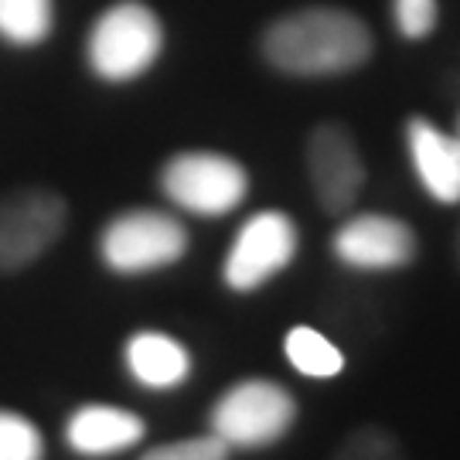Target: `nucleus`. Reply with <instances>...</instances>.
Masks as SVG:
<instances>
[{
    "label": "nucleus",
    "instance_id": "1",
    "mask_svg": "<svg viewBox=\"0 0 460 460\" xmlns=\"http://www.w3.org/2000/svg\"><path fill=\"white\" fill-rule=\"evenodd\" d=\"M266 62L287 75H338L372 55V31L362 17L338 7H307L273 21L263 34Z\"/></svg>",
    "mask_w": 460,
    "mask_h": 460
},
{
    "label": "nucleus",
    "instance_id": "2",
    "mask_svg": "<svg viewBox=\"0 0 460 460\" xmlns=\"http://www.w3.org/2000/svg\"><path fill=\"white\" fill-rule=\"evenodd\" d=\"M164 49L161 17L140 0H119L102 11L85 41L89 68L102 83H133L144 75Z\"/></svg>",
    "mask_w": 460,
    "mask_h": 460
},
{
    "label": "nucleus",
    "instance_id": "3",
    "mask_svg": "<svg viewBox=\"0 0 460 460\" xmlns=\"http://www.w3.org/2000/svg\"><path fill=\"white\" fill-rule=\"evenodd\" d=\"M296 423V399L279 382L246 378L215 399L208 427L222 444L260 450L283 440Z\"/></svg>",
    "mask_w": 460,
    "mask_h": 460
},
{
    "label": "nucleus",
    "instance_id": "4",
    "mask_svg": "<svg viewBox=\"0 0 460 460\" xmlns=\"http://www.w3.org/2000/svg\"><path fill=\"white\" fill-rule=\"evenodd\" d=\"M188 252V229L181 218L157 208H130L99 232V260L119 277H140L178 263Z\"/></svg>",
    "mask_w": 460,
    "mask_h": 460
},
{
    "label": "nucleus",
    "instance_id": "5",
    "mask_svg": "<svg viewBox=\"0 0 460 460\" xmlns=\"http://www.w3.org/2000/svg\"><path fill=\"white\" fill-rule=\"evenodd\" d=\"M161 191L178 208L201 218H218L243 205L249 174L239 161L215 150H184L161 167Z\"/></svg>",
    "mask_w": 460,
    "mask_h": 460
},
{
    "label": "nucleus",
    "instance_id": "6",
    "mask_svg": "<svg viewBox=\"0 0 460 460\" xmlns=\"http://www.w3.org/2000/svg\"><path fill=\"white\" fill-rule=\"evenodd\" d=\"M66 198L49 188H21L0 198V273L38 263L66 232Z\"/></svg>",
    "mask_w": 460,
    "mask_h": 460
},
{
    "label": "nucleus",
    "instance_id": "7",
    "mask_svg": "<svg viewBox=\"0 0 460 460\" xmlns=\"http://www.w3.org/2000/svg\"><path fill=\"white\" fill-rule=\"evenodd\" d=\"M296 226L283 212H256L246 226L235 232L232 249L226 256L222 277L235 294L260 290L263 283L283 273L296 256Z\"/></svg>",
    "mask_w": 460,
    "mask_h": 460
},
{
    "label": "nucleus",
    "instance_id": "8",
    "mask_svg": "<svg viewBox=\"0 0 460 460\" xmlns=\"http://www.w3.org/2000/svg\"><path fill=\"white\" fill-rule=\"evenodd\" d=\"M307 174L317 205L328 215H345L365 184V161L355 137L341 123H321L307 140Z\"/></svg>",
    "mask_w": 460,
    "mask_h": 460
},
{
    "label": "nucleus",
    "instance_id": "9",
    "mask_svg": "<svg viewBox=\"0 0 460 460\" xmlns=\"http://www.w3.org/2000/svg\"><path fill=\"white\" fill-rule=\"evenodd\" d=\"M331 249L351 270L385 273V270H402L416 260V232L393 215H351L334 232Z\"/></svg>",
    "mask_w": 460,
    "mask_h": 460
},
{
    "label": "nucleus",
    "instance_id": "10",
    "mask_svg": "<svg viewBox=\"0 0 460 460\" xmlns=\"http://www.w3.org/2000/svg\"><path fill=\"white\" fill-rule=\"evenodd\" d=\"M144 433L147 427L137 412L106 406V402H89L68 416L66 444L83 457H113L140 444Z\"/></svg>",
    "mask_w": 460,
    "mask_h": 460
},
{
    "label": "nucleus",
    "instance_id": "11",
    "mask_svg": "<svg viewBox=\"0 0 460 460\" xmlns=\"http://www.w3.org/2000/svg\"><path fill=\"white\" fill-rule=\"evenodd\" d=\"M412 167L429 195L444 205L460 201V137H447L423 116H412L406 127Z\"/></svg>",
    "mask_w": 460,
    "mask_h": 460
},
{
    "label": "nucleus",
    "instance_id": "12",
    "mask_svg": "<svg viewBox=\"0 0 460 460\" xmlns=\"http://www.w3.org/2000/svg\"><path fill=\"white\" fill-rule=\"evenodd\" d=\"M123 362L137 385L144 389H178L191 376V355L181 341H174L164 331H137L127 348Z\"/></svg>",
    "mask_w": 460,
    "mask_h": 460
},
{
    "label": "nucleus",
    "instance_id": "13",
    "mask_svg": "<svg viewBox=\"0 0 460 460\" xmlns=\"http://www.w3.org/2000/svg\"><path fill=\"white\" fill-rule=\"evenodd\" d=\"M55 28V0H0V38L31 49Z\"/></svg>",
    "mask_w": 460,
    "mask_h": 460
},
{
    "label": "nucleus",
    "instance_id": "14",
    "mask_svg": "<svg viewBox=\"0 0 460 460\" xmlns=\"http://www.w3.org/2000/svg\"><path fill=\"white\" fill-rule=\"evenodd\" d=\"M283 348H287L290 365L307 378H334L345 368L341 348L314 328H290Z\"/></svg>",
    "mask_w": 460,
    "mask_h": 460
},
{
    "label": "nucleus",
    "instance_id": "15",
    "mask_svg": "<svg viewBox=\"0 0 460 460\" xmlns=\"http://www.w3.org/2000/svg\"><path fill=\"white\" fill-rule=\"evenodd\" d=\"M0 460H45V437L24 412L0 410Z\"/></svg>",
    "mask_w": 460,
    "mask_h": 460
},
{
    "label": "nucleus",
    "instance_id": "16",
    "mask_svg": "<svg viewBox=\"0 0 460 460\" xmlns=\"http://www.w3.org/2000/svg\"><path fill=\"white\" fill-rule=\"evenodd\" d=\"M331 460H406V454L389 429L362 427L341 440Z\"/></svg>",
    "mask_w": 460,
    "mask_h": 460
},
{
    "label": "nucleus",
    "instance_id": "17",
    "mask_svg": "<svg viewBox=\"0 0 460 460\" xmlns=\"http://www.w3.org/2000/svg\"><path fill=\"white\" fill-rule=\"evenodd\" d=\"M140 460H229V444H222L215 433L191 437V440H171V444L150 447Z\"/></svg>",
    "mask_w": 460,
    "mask_h": 460
},
{
    "label": "nucleus",
    "instance_id": "18",
    "mask_svg": "<svg viewBox=\"0 0 460 460\" xmlns=\"http://www.w3.org/2000/svg\"><path fill=\"white\" fill-rule=\"evenodd\" d=\"M393 17L402 38H427L437 28V0H393Z\"/></svg>",
    "mask_w": 460,
    "mask_h": 460
},
{
    "label": "nucleus",
    "instance_id": "19",
    "mask_svg": "<svg viewBox=\"0 0 460 460\" xmlns=\"http://www.w3.org/2000/svg\"><path fill=\"white\" fill-rule=\"evenodd\" d=\"M457 256H460V235H457Z\"/></svg>",
    "mask_w": 460,
    "mask_h": 460
},
{
    "label": "nucleus",
    "instance_id": "20",
    "mask_svg": "<svg viewBox=\"0 0 460 460\" xmlns=\"http://www.w3.org/2000/svg\"><path fill=\"white\" fill-rule=\"evenodd\" d=\"M457 137H460V133H457Z\"/></svg>",
    "mask_w": 460,
    "mask_h": 460
}]
</instances>
